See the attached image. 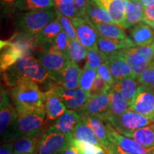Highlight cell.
<instances>
[{
	"label": "cell",
	"instance_id": "obj_1",
	"mask_svg": "<svg viewBox=\"0 0 154 154\" xmlns=\"http://www.w3.org/2000/svg\"><path fill=\"white\" fill-rule=\"evenodd\" d=\"M2 74L6 85L11 88L20 81L30 80L38 85H46L47 90L54 82L38 59L32 55L21 58L16 63Z\"/></svg>",
	"mask_w": 154,
	"mask_h": 154
},
{
	"label": "cell",
	"instance_id": "obj_2",
	"mask_svg": "<svg viewBox=\"0 0 154 154\" xmlns=\"http://www.w3.org/2000/svg\"><path fill=\"white\" fill-rule=\"evenodd\" d=\"M10 96L18 115L45 109V94L32 81H20L11 88Z\"/></svg>",
	"mask_w": 154,
	"mask_h": 154
},
{
	"label": "cell",
	"instance_id": "obj_3",
	"mask_svg": "<svg viewBox=\"0 0 154 154\" xmlns=\"http://www.w3.org/2000/svg\"><path fill=\"white\" fill-rule=\"evenodd\" d=\"M57 14L58 11L55 7L44 10L17 13L15 16L17 33L29 36H36L47 24L57 19Z\"/></svg>",
	"mask_w": 154,
	"mask_h": 154
},
{
	"label": "cell",
	"instance_id": "obj_4",
	"mask_svg": "<svg viewBox=\"0 0 154 154\" xmlns=\"http://www.w3.org/2000/svg\"><path fill=\"white\" fill-rule=\"evenodd\" d=\"M136 79L154 62V42L145 47H134L120 50Z\"/></svg>",
	"mask_w": 154,
	"mask_h": 154
},
{
	"label": "cell",
	"instance_id": "obj_5",
	"mask_svg": "<svg viewBox=\"0 0 154 154\" xmlns=\"http://www.w3.org/2000/svg\"><path fill=\"white\" fill-rule=\"evenodd\" d=\"M0 101V133L2 141L12 142L13 131L18 119L16 107L11 101L9 94L5 88H1Z\"/></svg>",
	"mask_w": 154,
	"mask_h": 154
},
{
	"label": "cell",
	"instance_id": "obj_6",
	"mask_svg": "<svg viewBox=\"0 0 154 154\" xmlns=\"http://www.w3.org/2000/svg\"><path fill=\"white\" fill-rule=\"evenodd\" d=\"M48 126L45 109L19 114L13 131L11 141L14 142L23 135L36 131Z\"/></svg>",
	"mask_w": 154,
	"mask_h": 154
},
{
	"label": "cell",
	"instance_id": "obj_7",
	"mask_svg": "<svg viewBox=\"0 0 154 154\" xmlns=\"http://www.w3.org/2000/svg\"><path fill=\"white\" fill-rule=\"evenodd\" d=\"M106 123L110 124L119 134L125 136L142 127L154 124V120L128 109L119 116L110 117Z\"/></svg>",
	"mask_w": 154,
	"mask_h": 154
},
{
	"label": "cell",
	"instance_id": "obj_8",
	"mask_svg": "<svg viewBox=\"0 0 154 154\" xmlns=\"http://www.w3.org/2000/svg\"><path fill=\"white\" fill-rule=\"evenodd\" d=\"M72 134H64L47 128L39 145L37 154H60L72 143Z\"/></svg>",
	"mask_w": 154,
	"mask_h": 154
},
{
	"label": "cell",
	"instance_id": "obj_9",
	"mask_svg": "<svg viewBox=\"0 0 154 154\" xmlns=\"http://www.w3.org/2000/svg\"><path fill=\"white\" fill-rule=\"evenodd\" d=\"M109 90L90 97L86 104L77 111L80 116H95L106 122L110 114Z\"/></svg>",
	"mask_w": 154,
	"mask_h": 154
},
{
	"label": "cell",
	"instance_id": "obj_10",
	"mask_svg": "<svg viewBox=\"0 0 154 154\" xmlns=\"http://www.w3.org/2000/svg\"><path fill=\"white\" fill-rule=\"evenodd\" d=\"M37 59L51 76L60 72L71 62L68 56L59 52L51 47L39 51Z\"/></svg>",
	"mask_w": 154,
	"mask_h": 154
},
{
	"label": "cell",
	"instance_id": "obj_11",
	"mask_svg": "<svg viewBox=\"0 0 154 154\" xmlns=\"http://www.w3.org/2000/svg\"><path fill=\"white\" fill-rule=\"evenodd\" d=\"M129 109L154 120V90L140 84Z\"/></svg>",
	"mask_w": 154,
	"mask_h": 154
},
{
	"label": "cell",
	"instance_id": "obj_12",
	"mask_svg": "<svg viewBox=\"0 0 154 154\" xmlns=\"http://www.w3.org/2000/svg\"><path fill=\"white\" fill-rule=\"evenodd\" d=\"M56 93L58 94L67 109L79 111L86 104L89 99L87 94L81 88H76L73 89L64 88L56 82L51 85Z\"/></svg>",
	"mask_w": 154,
	"mask_h": 154
},
{
	"label": "cell",
	"instance_id": "obj_13",
	"mask_svg": "<svg viewBox=\"0 0 154 154\" xmlns=\"http://www.w3.org/2000/svg\"><path fill=\"white\" fill-rule=\"evenodd\" d=\"M76 32L77 39L87 49L98 47L99 34L91 22L86 17H76L71 19Z\"/></svg>",
	"mask_w": 154,
	"mask_h": 154
},
{
	"label": "cell",
	"instance_id": "obj_14",
	"mask_svg": "<svg viewBox=\"0 0 154 154\" xmlns=\"http://www.w3.org/2000/svg\"><path fill=\"white\" fill-rule=\"evenodd\" d=\"M103 56L104 61L107 63L110 69L113 79L115 81V84L127 77L136 78L126 59L121 54L120 50L110 54H103Z\"/></svg>",
	"mask_w": 154,
	"mask_h": 154
},
{
	"label": "cell",
	"instance_id": "obj_15",
	"mask_svg": "<svg viewBox=\"0 0 154 154\" xmlns=\"http://www.w3.org/2000/svg\"><path fill=\"white\" fill-rule=\"evenodd\" d=\"M48 128L46 126L42 129L23 135L15 140L14 154H37L38 145Z\"/></svg>",
	"mask_w": 154,
	"mask_h": 154
},
{
	"label": "cell",
	"instance_id": "obj_16",
	"mask_svg": "<svg viewBox=\"0 0 154 154\" xmlns=\"http://www.w3.org/2000/svg\"><path fill=\"white\" fill-rule=\"evenodd\" d=\"M108 137L111 142L115 143L121 149L135 154H150L152 149H146L136 140L119 134L109 124L106 123Z\"/></svg>",
	"mask_w": 154,
	"mask_h": 154
},
{
	"label": "cell",
	"instance_id": "obj_17",
	"mask_svg": "<svg viewBox=\"0 0 154 154\" xmlns=\"http://www.w3.org/2000/svg\"><path fill=\"white\" fill-rule=\"evenodd\" d=\"M82 69L78 63L71 61L64 69L51 76L54 82L64 88L73 89L79 87V81Z\"/></svg>",
	"mask_w": 154,
	"mask_h": 154
},
{
	"label": "cell",
	"instance_id": "obj_18",
	"mask_svg": "<svg viewBox=\"0 0 154 154\" xmlns=\"http://www.w3.org/2000/svg\"><path fill=\"white\" fill-rule=\"evenodd\" d=\"M44 108L47 114V123L48 124L49 121L54 122L67 110V109L52 87L50 86L44 91Z\"/></svg>",
	"mask_w": 154,
	"mask_h": 154
},
{
	"label": "cell",
	"instance_id": "obj_19",
	"mask_svg": "<svg viewBox=\"0 0 154 154\" xmlns=\"http://www.w3.org/2000/svg\"><path fill=\"white\" fill-rule=\"evenodd\" d=\"M81 121L82 118L76 111L67 109L48 128L61 134H71Z\"/></svg>",
	"mask_w": 154,
	"mask_h": 154
},
{
	"label": "cell",
	"instance_id": "obj_20",
	"mask_svg": "<svg viewBox=\"0 0 154 154\" xmlns=\"http://www.w3.org/2000/svg\"><path fill=\"white\" fill-rule=\"evenodd\" d=\"M134 47H136V44L129 37L124 39H116L99 36L98 39V48L103 54H110L119 50Z\"/></svg>",
	"mask_w": 154,
	"mask_h": 154
},
{
	"label": "cell",
	"instance_id": "obj_21",
	"mask_svg": "<svg viewBox=\"0 0 154 154\" xmlns=\"http://www.w3.org/2000/svg\"><path fill=\"white\" fill-rule=\"evenodd\" d=\"M71 134H72V138L75 140L82 142V143L91 144L96 147L104 149L106 151L105 147L100 141L99 138L96 136L95 133L82 120L77 125L72 133H71Z\"/></svg>",
	"mask_w": 154,
	"mask_h": 154
},
{
	"label": "cell",
	"instance_id": "obj_22",
	"mask_svg": "<svg viewBox=\"0 0 154 154\" xmlns=\"http://www.w3.org/2000/svg\"><path fill=\"white\" fill-rule=\"evenodd\" d=\"M62 29V26L59 21L58 20L57 17L55 20L47 24L36 35L38 44V49L40 50V51L49 47L52 44L57 36Z\"/></svg>",
	"mask_w": 154,
	"mask_h": 154
},
{
	"label": "cell",
	"instance_id": "obj_23",
	"mask_svg": "<svg viewBox=\"0 0 154 154\" xmlns=\"http://www.w3.org/2000/svg\"><path fill=\"white\" fill-rule=\"evenodd\" d=\"M131 36L136 47H145L154 42V30L145 23H139L131 31Z\"/></svg>",
	"mask_w": 154,
	"mask_h": 154
},
{
	"label": "cell",
	"instance_id": "obj_24",
	"mask_svg": "<svg viewBox=\"0 0 154 154\" xmlns=\"http://www.w3.org/2000/svg\"><path fill=\"white\" fill-rule=\"evenodd\" d=\"M86 14V18L93 24L113 22L109 12L96 0H88Z\"/></svg>",
	"mask_w": 154,
	"mask_h": 154
},
{
	"label": "cell",
	"instance_id": "obj_25",
	"mask_svg": "<svg viewBox=\"0 0 154 154\" xmlns=\"http://www.w3.org/2000/svg\"><path fill=\"white\" fill-rule=\"evenodd\" d=\"M82 120L86 123L95 133L100 141L106 149V151L111 146V142L108 137L106 126L103 121L95 116H81Z\"/></svg>",
	"mask_w": 154,
	"mask_h": 154
},
{
	"label": "cell",
	"instance_id": "obj_26",
	"mask_svg": "<svg viewBox=\"0 0 154 154\" xmlns=\"http://www.w3.org/2000/svg\"><path fill=\"white\" fill-rule=\"evenodd\" d=\"M109 99H110V114L109 117L119 116L126 112L129 109V103L124 99L122 94L111 86L109 90ZM108 120V119H107Z\"/></svg>",
	"mask_w": 154,
	"mask_h": 154
},
{
	"label": "cell",
	"instance_id": "obj_27",
	"mask_svg": "<svg viewBox=\"0 0 154 154\" xmlns=\"http://www.w3.org/2000/svg\"><path fill=\"white\" fill-rule=\"evenodd\" d=\"M125 136L135 140L146 149H152L154 147V124L142 127Z\"/></svg>",
	"mask_w": 154,
	"mask_h": 154
},
{
	"label": "cell",
	"instance_id": "obj_28",
	"mask_svg": "<svg viewBox=\"0 0 154 154\" xmlns=\"http://www.w3.org/2000/svg\"><path fill=\"white\" fill-rule=\"evenodd\" d=\"M140 84L137 79L134 77H127L120 82L116 83L113 87L120 91L124 99L129 103L132 101L137 93L138 88Z\"/></svg>",
	"mask_w": 154,
	"mask_h": 154
},
{
	"label": "cell",
	"instance_id": "obj_29",
	"mask_svg": "<svg viewBox=\"0 0 154 154\" xmlns=\"http://www.w3.org/2000/svg\"><path fill=\"white\" fill-rule=\"evenodd\" d=\"M94 27L99 36L109 38H116V39H124L128 37L126 33L119 25L113 22L110 23H99L93 24Z\"/></svg>",
	"mask_w": 154,
	"mask_h": 154
},
{
	"label": "cell",
	"instance_id": "obj_30",
	"mask_svg": "<svg viewBox=\"0 0 154 154\" xmlns=\"http://www.w3.org/2000/svg\"><path fill=\"white\" fill-rule=\"evenodd\" d=\"M19 11L44 10L54 8L53 0H19L14 5Z\"/></svg>",
	"mask_w": 154,
	"mask_h": 154
},
{
	"label": "cell",
	"instance_id": "obj_31",
	"mask_svg": "<svg viewBox=\"0 0 154 154\" xmlns=\"http://www.w3.org/2000/svg\"><path fill=\"white\" fill-rule=\"evenodd\" d=\"M54 7L60 14L72 19L82 17L76 9L74 0H53Z\"/></svg>",
	"mask_w": 154,
	"mask_h": 154
},
{
	"label": "cell",
	"instance_id": "obj_32",
	"mask_svg": "<svg viewBox=\"0 0 154 154\" xmlns=\"http://www.w3.org/2000/svg\"><path fill=\"white\" fill-rule=\"evenodd\" d=\"M87 49L78 39L70 41L68 49V57L71 61L80 63L86 59Z\"/></svg>",
	"mask_w": 154,
	"mask_h": 154
},
{
	"label": "cell",
	"instance_id": "obj_33",
	"mask_svg": "<svg viewBox=\"0 0 154 154\" xmlns=\"http://www.w3.org/2000/svg\"><path fill=\"white\" fill-rule=\"evenodd\" d=\"M97 76V71L88 67H84L81 74L79 81V88L87 94L90 98V91L93 86L94 81Z\"/></svg>",
	"mask_w": 154,
	"mask_h": 154
},
{
	"label": "cell",
	"instance_id": "obj_34",
	"mask_svg": "<svg viewBox=\"0 0 154 154\" xmlns=\"http://www.w3.org/2000/svg\"><path fill=\"white\" fill-rule=\"evenodd\" d=\"M135 5V9L131 14H126V26L125 29L131 28L139 24L143 21L144 6L140 0H131Z\"/></svg>",
	"mask_w": 154,
	"mask_h": 154
},
{
	"label": "cell",
	"instance_id": "obj_35",
	"mask_svg": "<svg viewBox=\"0 0 154 154\" xmlns=\"http://www.w3.org/2000/svg\"><path fill=\"white\" fill-rule=\"evenodd\" d=\"M102 7L106 10L112 19L113 23L119 25L121 28H124L126 26V14L118 10L109 2V0H96Z\"/></svg>",
	"mask_w": 154,
	"mask_h": 154
},
{
	"label": "cell",
	"instance_id": "obj_36",
	"mask_svg": "<svg viewBox=\"0 0 154 154\" xmlns=\"http://www.w3.org/2000/svg\"><path fill=\"white\" fill-rule=\"evenodd\" d=\"M104 62L103 54L99 51V48L87 49V55L86 58V67H88L93 69H97Z\"/></svg>",
	"mask_w": 154,
	"mask_h": 154
},
{
	"label": "cell",
	"instance_id": "obj_37",
	"mask_svg": "<svg viewBox=\"0 0 154 154\" xmlns=\"http://www.w3.org/2000/svg\"><path fill=\"white\" fill-rule=\"evenodd\" d=\"M69 43H70V39H69V36H67L66 32L62 29L57 36V37L54 40L52 44L50 47L54 48L59 52L68 56Z\"/></svg>",
	"mask_w": 154,
	"mask_h": 154
},
{
	"label": "cell",
	"instance_id": "obj_38",
	"mask_svg": "<svg viewBox=\"0 0 154 154\" xmlns=\"http://www.w3.org/2000/svg\"><path fill=\"white\" fill-rule=\"evenodd\" d=\"M57 19L59 21L60 24L62 26L63 30L66 32L67 36H69L70 41L77 39L76 32L75 30V28L73 25V23L70 19L68 17L63 16L58 11L57 14Z\"/></svg>",
	"mask_w": 154,
	"mask_h": 154
},
{
	"label": "cell",
	"instance_id": "obj_39",
	"mask_svg": "<svg viewBox=\"0 0 154 154\" xmlns=\"http://www.w3.org/2000/svg\"><path fill=\"white\" fill-rule=\"evenodd\" d=\"M137 79L141 85L151 88H154V62L152 63L139 75Z\"/></svg>",
	"mask_w": 154,
	"mask_h": 154
},
{
	"label": "cell",
	"instance_id": "obj_40",
	"mask_svg": "<svg viewBox=\"0 0 154 154\" xmlns=\"http://www.w3.org/2000/svg\"><path fill=\"white\" fill-rule=\"evenodd\" d=\"M96 71H97L98 76H99L102 80L104 81L108 85L110 86H113L114 85L115 81L113 79L110 69L109 68V66H108L107 63H106L105 61L97 69Z\"/></svg>",
	"mask_w": 154,
	"mask_h": 154
},
{
	"label": "cell",
	"instance_id": "obj_41",
	"mask_svg": "<svg viewBox=\"0 0 154 154\" xmlns=\"http://www.w3.org/2000/svg\"><path fill=\"white\" fill-rule=\"evenodd\" d=\"M111 86H109L104 81L102 80L100 77L98 76H96L95 81H94V83L92 86V88L90 91V97L91 96H94L96 95H99V94H101L103 92L108 91L111 88Z\"/></svg>",
	"mask_w": 154,
	"mask_h": 154
},
{
	"label": "cell",
	"instance_id": "obj_42",
	"mask_svg": "<svg viewBox=\"0 0 154 154\" xmlns=\"http://www.w3.org/2000/svg\"><path fill=\"white\" fill-rule=\"evenodd\" d=\"M74 141L82 149L83 154H107L105 150L101 149V148L96 147V146L91 145V144L79 142L75 140H74Z\"/></svg>",
	"mask_w": 154,
	"mask_h": 154
},
{
	"label": "cell",
	"instance_id": "obj_43",
	"mask_svg": "<svg viewBox=\"0 0 154 154\" xmlns=\"http://www.w3.org/2000/svg\"><path fill=\"white\" fill-rule=\"evenodd\" d=\"M145 24L154 28V5L144 7L143 18L142 21Z\"/></svg>",
	"mask_w": 154,
	"mask_h": 154
},
{
	"label": "cell",
	"instance_id": "obj_44",
	"mask_svg": "<svg viewBox=\"0 0 154 154\" xmlns=\"http://www.w3.org/2000/svg\"><path fill=\"white\" fill-rule=\"evenodd\" d=\"M74 1L76 9L79 12L81 16L82 17H86V11L88 0H74Z\"/></svg>",
	"mask_w": 154,
	"mask_h": 154
},
{
	"label": "cell",
	"instance_id": "obj_45",
	"mask_svg": "<svg viewBox=\"0 0 154 154\" xmlns=\"http://www.w3.org/2000/svg\"><path fill=\"white\" fill-rule=\"evenodd\" d=\"M73 139V138H72ZM60 154H83L82 149L75 143L74 140H72V143L66 149L63 150Z\"/></svg>",
	"mask_w": 154,
	"mask_h": 154
},
{
	"label": "cell",
	"instance_id": "obj_46",
	"mask_svg": "<svg viewBox=\"0 0 154 154\" xmlns=\"http://www.w3.org/2000/svg\"><path fill=\"white\" fill-rule=\"evenodd\" d=\"M0 154H14V142H5L2 144Z\"/></svg>",
	"mask_w": 154,
	"mask_h": 154
},
{
	"label": "cell",
	"instance_id": "obj_47",
	"mask_svg": "<svg viewBox=\"0 0 154 154\" xmlns=\"http://www.w3.org/2000/svg\"><path fill=\"white\" fill-rule=\"evenodd\" d=\"M107 154H135L132 153H129V152H127L124 150L121 149L120 147H119L118 146L116 145L115 143H113L111 142V146H109V149L106 150Z\"/></svg>",
	"mask_w": 154,
	"mask_h": 154
},
{
	"label": "cell",
	"instance_id": "obj_48",
	"mask_svg": "<svg viewBox=\"0 0 154 154\" xmlns=\"http://www.w3.org/2000/svg\"><path fill=\"white\" fill-rule=\"evenodd\" d=\"M19 0H1V2L2 5L10 6V5H15Z\"/></svg>",
	"mask_w": 154,
	"mask_h": 154
},
{
	"label": "cell",
	"instance_id": "obj_49",
	"mask_svg": "<svg viewBox=\"0 0 154 154\" xmlns=\"http://www.w3.org/2000/svg\"><path fill=\"white\" fill-rule=\"evenodd\" d=\"M144 7H149L154 5V0H140Z\"/></svg>",
	"mask_w": 154,
	"mask_h": 154
},
{
	"label": "cell",
	"instance_id": "obj_50",
	"mask_svg": "<svg viewBox=\"0 0 154 154\" xmlns=\"http://www.w3.org/2000/svg\"><path fill=\"white\" fill-rule=\"evenodd\" d=\"M150 154H154V147L152 148L151 151V153H150Z\"/></svg>",
	"mask_w": 154,
	"mask_h": 154
},
{
	"label": "cell",
	"instance_id": "obj_51",
	"mask_svg": "<svg viewBox=\"0 0 154 154\" xmlns=\"http://www.w3.org/2000/svg\"><path fill=\"white\" fill-rule=\"evenodd\" d=\"M152 89H153V90H154V88H152Z\"/></svg>",
	"mask_w": 154,
	"mask_h": 154
},
{
	"label": "cell",
	"instance_id": "obj_52",
	"mask_svg": "<svg viewBox=\"0 0 154 154\" xmlns=\"http://www.w3.org/2000/svg\"><path fill=\"white\" fill-rule=\"evenodd\" d=\"M26 154H29V153H26Z\"/></svg>",
	"mask_w": 154,
	"mask_h": 154
},
{
	"label": "cell",
	"instance_id": "obj_53",
	"mask_svg": "<svg viewBox=\"0 0 154 154\" xmlns=\"http://www.w3.org/2000/svg\"><path fill=\"white\" fill-rule=\"evenodd\" d=\"M153 29H154V28H153Z\"/></svg>",
	"mask_w": 154,
	"mask_h": 154
}]
</instances>
